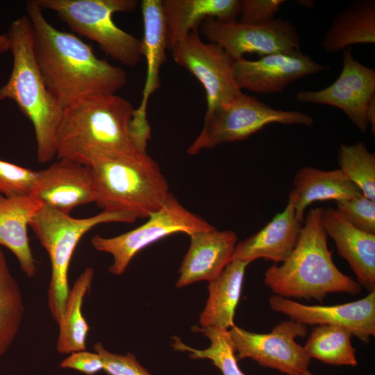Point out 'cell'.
I'll list each match as a JSON object with an SVG mask.
<instances>
[{
    "instance_id": "17",
    "label": "cell",
    "mask_w": 375,
    "mask_h": 375,
    "mask_svg": "<svg viewBox=\"0 0 375 375\" xmlns=\"http://www.w3.org/2000/svg\"><path fill=\"white\" fill-rule=\"evenodd\" d=\"M294 202V195L290 191L284 210L257 233L238 242L232 259L250 263L258 258L275 264L284 262L297 246L303 224L296 217Z\"/></svg>"
},
{
    "instance_id": "9",
    "label": "cell",
    "mask_w": 375,
    "mask_h": 375,
    "mask_svg": "<svg viewBox=\"0 0 375 375\" xmlns=\"http://www.w3.org/2000/svg\"><path fill=\"white\" fill-rule=\"evenodd\" d=\"M148 218L142 225L122 235L112 238L96 235L91 239L96 250L112 256L113 263L108 268L111 274H124L138 252L163 238L177 233L190 236L213 227L183 206L172 193L163 206Z\"/></svg>"
},
{
    "instance_id": "12",
    "label": "cell",
    "mask_w": 375,
    "mask_h": 375,
    "mask_svg": "<svg viewBox=\"0 0 375 375\" xmlns=\"http://www.w3.org/2000/svg\"><path fill=\"white\" fill-rule=\"evenodd\" d=\"M174 62L194 75L206 94L209 112L242 92L233 74L235 60L219 45L205 42L193 31L171 49Z\"/></svg>"
},
{
    "instance_id": "14",
    "label": "cell",
    "mask_w": 375,
    "mask_h": 375,
    "mask_svg": "<svg viewBox=\"0 0 375 375\" xmlns=\"http://www.w3.org/2000/svg\"><path fill=\"white\" fill-rule=\"evenodd\" d=\"M268 301L273 311L306 326H341L366 344L375 335V290L358 300L331 306L305 305L275 294Z\"/></svg>"
},
{
    "instance_id": "7",
    "label": "cell",
    "mask_w": 375,
    "mask_h": 375,
    "mask_svg": "<svg viewBox=\"0 0 375 375\" xmlns=\"http://www.w3.org/2000/svg\"><path fill=\"white\" fill-rule=\"evenodd\" d=\"M50 10L76 33L97 43L104 53L123 65L134 67L142 57L141 40L119 28L115 12H131L135 0H35Z\"/></svg>"
},
{
    "instance_id": "27",
    "label": "cell",
    "mask_w": 375,
    "mask_h": 375,
    "mask_svg": "<svg viewBox=\"0 0 375 375\" xmlns=\"http://www.w3.org/2000/svg\"><path fill=\"white\" fill-rule=\"evenodd\" d=\"M352 337L349 331L341 326L317 325L303 347L310 359L331 365L356 367L358 360Z\"/></svg>"
},
{
    "instance_id": "5",
    "label": "cell",
    "mask_w": 375,
    "mask_h": 375,
    "mask_svg": "<svg viewBox=\"0 0 375 375\" xmlns=\"http://www.w3.org/2000/svg\"><path fill=\"white\" fill-rule=\"evenodd\" d=\"M90 166L96 181L95 203L103 210L148 218L163 206L171 193L159 165L147 153L97 158Z\"/></svg>"
},
{
    "instance_id": "11",
    "label": "cell",
    "mask_w": 375,
    "mask_h": 375,
    "mask_svg": "<svg viewBox=\"0 0 375 375\" xmlns=\"http://www.w3.org/2000/svg\"><path fill=\"white\" fill-rule=\"evenodd\" d=\"M199 31L209 42L222 47L235 60L247 53L263 56L301 50L295 26L282 18L257 25L242 24L238 19L222 22L206 18Z\"/></svg>"
},
{
    "instance_id": "24",
    "label": "cell",
    "mask_w": 375,
    "mask_h": 375,
    "mask_svg": "<svg viewBox=\"0 0 375 375\" xmlns=\"http://www.w3.org/2000/svg\"><path fill=\"white\" fill-rule=\"evenodd\" d=\"M249 264L232 259L217 277L209 281V297L199 319L201 328L215 326L228 330L235 326V311Z\"/></svg>"
},
{
    "instance_id": "22",
    "label": "cell",
    "mask_w": 375,
    "mask_h": 375,
    "mask_svg": "<svg viewBox=\"0 0 375 375\" xmlns=\"http://www.w3.org/2000/svg\"><path fill=\"white\" fill-rule=\"evenodd\" d=\"M169 48L171 49L188 34L197 31L206 18L222 22L237 20L240 0H163Z\"/></svg>"
},
{
    "instance_id": "33",
    "label": "cell",
    "mask_w": 375,
    "mask_h": 375,
    "mask_svg": "<svg viewBox=\"0 0 375 375\" xmlns=\"http://www.w3.org/2000/svg\"><path fill=\"white\" fill-rule=\"evenodd\" d=\"M94 351L101 357L103 370L108 375H151L133 353L122 355L111 353L101 342L94 344Z\"/></svg>"
},
{
    "instance_id": "13",
    "label": "cell",
    "mask_w": 375,
    "mask_h": 375,
    "mask_svg": "<svg viewBox=\"0 0 375 375\" xmlns=\"http://www.w3.org/2000/svg\"><path fill=\"white\" fill-rule=\"evenodd\" d=\"M351 50V47L343 50L342 72L331 85L318 91H299L295 99L337 107L360 132L365 133L369 126L367 110L375 99V70L358 62Z\"/></svg>"
},
{
    "instance_id": "16",
    "label": "cell",
    "mask_w": 375,
    "mask_h": 375,
    "mask_svg": "<svg viewBox=\"0 0 375 375\" xmlns=\"http://www.w3.org/2000/svg\"><path fill=\"white\" fill-rule=\"evenodd\" d=\"M32 197L43 205L69 215L80 205L97 200L93 170L68 159H58L47 168L37 171V183Z\"/></svg>"
},
{
    "instance_id": "23",
    "label": "cell",
    "mask_w": 375,
    "mask_h": 375,
    "mask_svg": "<svg viewBox=\"0 0 375 375\" xmlns=\"http://www.w3.org/2000/svg\"><path fill=\"white\" fill-rule=\"evenodd\" d=\"M294 207L297 219L303 223L305 210L315 201L349 199L362 192L340 169L322 170L312 167L300 168L293 180Z\"/></svg>"
},
{
    "instance_id": "18",
    "label": "cell",
    "mask_w": 375,
    "mask_h": 375,
    "mask_svg": "<svg viewBox=\"0 0 375 375\" xmlns=\"http://www.w3.org/2000/svg\"><path fill=\"white\" fill-rule=\"evenodd\" d=\"M190 248L179 269L178 288L197 281L208 282L217 277L232 260L238 236L231 231L214 226L190 235Z\"/></svg>"
},
{
    "instance_id": "35",
    "label": "cell",
    "mask_w": 375,
    "mask_h": 375,
    "mask_svg": "<svg viewBox=\"0 0 375 375\" xmlns=\"http://www.w3.org/2000/svg\"><path fill=\"white\" fill-rule=\"evenodd\" d=\"M60 367L72 369L87 375H94L103 369V364L100 355L85 351L73 352L60 364Z\"/></svg>"
},
{
    "instance_id": "31",
    "label": "cell",
    "mask_w": 375,
    "mask_h": 375,
    "mask_svg": "<svg viewBox=\"0 0 375 375\" xmlns=\"http://www.w3.org/2000/svg\"><path fill=\"white\" fill-rule=\"evenodd\" d=\"M37 172L0 159V194L8 198L32 197Z\"/></svg>"
},
{
    "instance_id": "20",
    "label": "cell",
    "mask_w": 375,
    "mask_h": 375,
    "mask_svg": "<svg viewBox=\"0 0 375 375\" xmlns=\"http://www.w3.org/2000/svg\"><path fill=\"white\" fill-rule=\"evenodd\" d=\"M141 12L144 24L142 42V56L147 62V76L139 107L132 119L147 122V102L151 94L160 87L159 72L167 59L169 37L162 0H142Z\"/></svg>"
},
{
    "instance_id": "3",
    "label": "cell",
    "mask_w": 375,
    "mask_h": 375,
    "mask_svg": "<svg viewBox=\"0 0 375 375\" xmlns=\"http://www.w3.org/2000/svg\"><path fill=\"white\" fill-rule=\"evenodd\" d=\"M324 207L311 208L304 216L298 243L282 265L267 268L264 283L285 298L322 301L328 294H358L362 288L335 265L322 222Z\"/></svg>"
},
{
    "instance_id": "26",
    "label": "cell",
    "mask_w": 375,
    "mask_h": 375,
    "mask_svg": "<svg viewBox=\"0 0 375 375\" xmlns=\"http://www.w3.org/2000/svg\"><path fill=\"white\" fill-rule=\"evenodd\" d=\"M93 277V268L86 267L69 290L63 313L58 323L59 332L56 350L61 354L86 350L90 327L82 313V306Z\"/></svg>"
},
{
    "instance_id": "29",
    "label": "cell",
    "mask_w": 375,
    "mask_h": 375,
    "mask_svg": "<svg viewBox=\"0 0 375 375\" xmlns=\"http://www.w3.org/2000/svg\"><path fill=\"white\" fill-rule=\"evenodd\" d=\"M339 169L360 190L375 201V153L362 142L341 144L338 151Z\"/></svg>"
},
{
    "instance_id": "30",
    "label": "cell",
    "mask_w": 375,
    "mask_h": 375,
    "mask_svg": "<svg viewBox=\"0 0 375 375\" xmlns=\"http://www.w3.org/2000/svg\"><path fill=\"white\" fill-rule=\"evenodd\" d=\"M196 328L210 340V345L208 348L203 350L193 349L176 337L173 338L174 349L189 351V357L193 359H210L219 369L222 375H245L238 364V360L228 330L215 326Z\"/></svg>"
},
{
    "instance_id": "38",
    "label": "cell",
    "mask_w": 375,
    "mask_h": 375,
    "mask_svg": "<svg viewBox=\"0 0 375 375\" xmlns=\"http://www.w3.org/2000/svg\"><path fill=\"white\" fill-rule=\"evenodd\" d=\"M299 375H313V374L310 370H308L306 372L299 374Z\"/></svg>"
},
{
    "instance_id": "8",
    "label": "cell",
    "mask_w": 375,
    "mask_h": 375,
    "mask_svg": "<svg viewBox=\"0 0 375 375\" xmlns=\"http://www.w3.org/2000/svg\"><path fill=\"white\" fill-rule=\"evenodd\" d=\"M311 126L313 118L301 112L276 110L256 97L240 95L209 112L203 128L187 150L189 155L219 144L245 140L269 124Z\"/></svg>"
},
{
    "instance_id": "15",
    "label": "cell",
    "mask_w": 375,
    "mask_h": 375,
    "mask_svg": "<svg viewBox=\"0 0 375 375\" xmlns=\"http://www.w3.org/2000/svg\"><path fill=\"white\" fill-rule=\"evenodd\" d=\"M327 68L301 50L261 56L256 60H235L233 74L242 89L260 94L279 92L288 85Z\"/></svg>"
},
{
    "instance_id": "37",
    "label": "cell",
    "mask_w": 375,
    "mask_h": 375,
    "mask_svg": "<svg viewBox=\"0 0 375 375\" xmlns=\"http://www.w3.org/2000/svg\"><path fill=\"white\" fill-rule=\"evenodd\" d=\"M299 3L306 8H308V6L311 8L312 6V4L314 5V1H299Z\"/></svg>"
},
{
    "instance_id": "10",
    "label": "cell",
    "mask_w": 375,
    "mask_h": 375,
    "mask_svg": "<svg viewBox=\"0 0 375 375\" xmlns=\"http://www.w3.org/2000/svg\"><path fill=\"white\" fill-rule=\"evenodd\" d=\"M307 333L306 325L291 319L282 321L267 333H253L236 326L228 329L238 361L251 358L261 367L287 375L309 370L310 358L296 342L297 338H304Z\"/></svg>"
},
{
    "instance_id": "4",
    "label": "cell",
    "mask_w": 375,
    "mask_h": 375,
    "mask_svg": "<svg viewBox=\"0 0 375 375\" xmlns=\"http://www.w3.org/2000/svg\"><path fill=\"white\" fill-rule=\"evenodd\" d=\"M13 66L8 82L0 88V101L13 100L31 122L40 163L56 156V135L64 108L47 90L33 51V33L27 15L15 20L7 34Z\"/></svg>"
},
{
    "instance_id": "6",
    "label": "cell",
    "mask_w": 375,
    "mask_h": 375,
    "mask_svg": "<svg viewBox=\"0 0 375 375\" xmlns=\"http://www.w3.org/2000/svg\"><path fill=\"white\" fill-rule=\"evenodd\" d=\"M137 218L124 212L103 210L87 218H74L43 205L29 226L47 251L51 267L47 291L48 307L58 323L69 292L68 271L75 249L81 238L93 227L108 222H134Z\"/></svg>"
},
{
    "instance_id": "21",
    "label": "cell",
    "mask_w": 375,
    "mask_h": 375,
    "mask_svg": "<svg viewBox=\"0 0 375 375\" xmlns=\"http://www.w3.org/2000/svg\"><path fill=\"white\" fill-rule=\"evenodd\" d=\"M42 203L32 197L8 198L0 194V247L11 251L29 278L38 269L28 236V226Z\"/></svg>"
},
{
    "instance_id": "34",
    "label": "cell",
    "mask_w": 375,
    "mask_h": 375,
    "mask_svg": "<svg viewBox=\"0 0 375 375\" xmlns=\"http://www.w3.org/2000/svg\"><path fill=\"white\" fill-rule=\"evenodd\" d=\"M284 0H241L239 22L264 24L273 20Z\"/></svg>"
},
{
    "instance_id": "1",
    "label": "cell",
    "mask_w": 375,
    "mask_h": 375,
    "mask_svg": "<svg viewBox=\"0 0 375 375\" xmlns=\"http://www.w3.org/2000/svg\"><path fill=\"white\" fill-rule=\"evenodd\" d=\"M26 10L40 72L63 108L88 95L115 94L126 84L123 69L97 57L91 47L75 35L54 27L35 0L26 2Z\"/></svg>"
},
{
    "instance_id": "2",
    "label": "cell",
    "mask_w": 375,
    "mask_h": 375,
    "mask_svg": "<svg viewBox=\"0 0 375 375\" xmlns=\"http://www.w3.org/2000/svg\"><path fill=\"white\" fill-rule=\"evenodd\" d=\"M135 109L115 94L88 95L66 106L56 135V157L90 166L97 158L143 154L128 135Z\"/></svg>"
},
{
    "instance_id": "19",
    "label": "cell",
    "mask_w": 375,
    "mask_h": 375,
    "mask_svg": "<svg viewBox=\"0 0 375 375\" xmlns=\"http://www.w3.org/2000/svg\"><path fill=\"white\" fill-rule=\"evenodd\" d=\"M322 222L335 242L338 254L345 259L357 282L369 292L375 290V234L353 226L338 210L324 208Z\"/></svg>"
},
{
    "instance_id": "25",
    "label": "cell",
    "mask_w": 375,
    "mask_h": 375,
    "mask_svg": "<svg viewBox=\"0 0 375 375\" xmlns=\"http://www.w3.org/2000/svg\"><path fill=\"white\" fill-rule=\"evenodd\" d=\"M375 43V1L355 0L337 13L322 45L335 53L351 45Z\"/></svg>"
},
{
    "instance_id": "36",
    "label": "cell",
    "mask_w": 375,
    "mask_h": 375,
    "mask_svg": "<svg viewBox=\"0 0 375 375\" xmlns=\"http://www.w3.org/2000/svg\"><path fill=\"white\" fill-rule=\"evenodd\" d=\"M9 49V40L7 35H0V53Z\"/></svg>"
},
{
    "instance_id": "28",
    "label": "cell",
    "mask_w": 375,
    "mask_h": 375,
    "mask_svg": "<svg viewBox=\"0 0 375 375\" xmlns=\"http://www.w3.org/2000/svg\"><path fill=\"white\" fill-rule=\"evenodd\" d=\"M25 312L19 283L12 276L0 247V357L12 344Z\"/></svg>"
},
{
    "instance_id": "32",
    "label": "cell",
    "mask_w": 375,
    "mask_h": 375,
    "mask_svg": "<svg viewBox=\"0 0 375 375\" xmlns=\"http://www.w3.org/2000/svg\"><path fill=\"white\" fill-rule=\"evenodd\" d=\"M336 203L337 209L353 226L375 234V201L360 194Z\"/></svg>"
}]
</instances>
